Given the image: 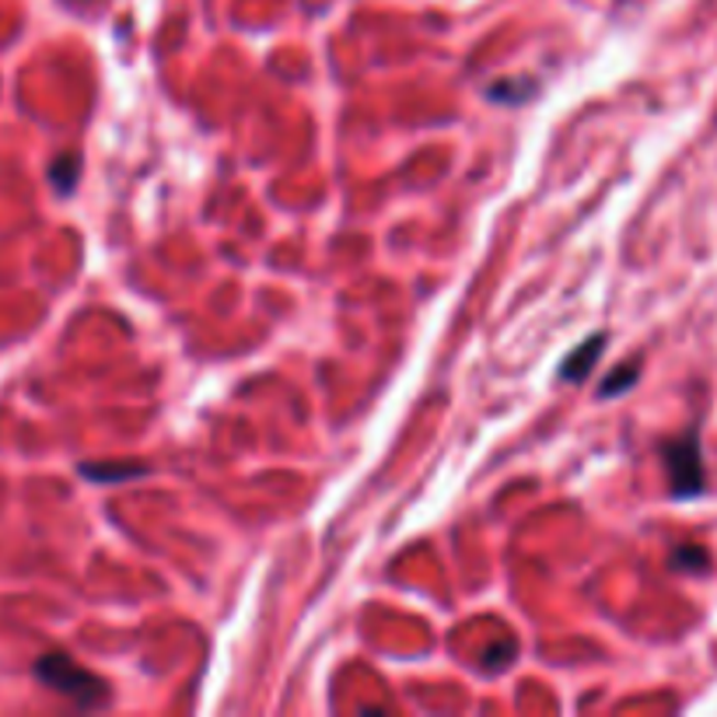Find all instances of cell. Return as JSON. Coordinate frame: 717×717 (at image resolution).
Instances as JSON below:
<instances>
[{"label":"cell","instance_id":"1","mask_svg":"<svg viewBox=\"0 0 717 717\" xmlns=\"http://www.w3.org/2000/svg\"><path fill=\"white\" fill-rule=\"evenodd\" d=\"M35 675H40L49 690L70 696L78 707H102L109 701V686L102 679L81 669L67 654H43L40 662H35Z\"/></svg>","mask_w":717,"mask_h":717},{"label":"cell","instance_id":"2","mask_svg":"<svg viewBox=\"0 0 717 717\" xmlns=\"http://www.w3.org/2000/svg\"><path fill=\"white\" fill-rule=\"evenodd\" d=\"M665 466H669L672 497L686 501L704 490V456H701V438L693 430L665 445Z\"/></svg>","mask_w":717,"mask_h":717},{"label":"cell","instance_id":"3","mask_svg":"<svg viewBox=\"0 0 717 717\" xmlns=\"http://www.w3.org/2000/svg\"><path fill=\"white\" fill-rule=\"evenodd\" d=\"M602 347H606V336H592L589 344L574 347L571 357H568V361H563V368H560V379H563V382H578V379H584V374H589V371L595 368Z\"/></svg>","mask_w":717,"mask_h":717},{"label":"cell","instance_id":"4","mask_svg":"<svg viewBox=\"0 0 717 717\" xmlns=\"http://www.w3.org/2000/svg\"><path fill=\"white\" fill-rule=\"evenodd\" d=\"M637 374H640V361H627L619 371H613L606 382H602L598 395H619V392H627V389L637 382Z\"/></svg>","mask_w":717,"mask_h":717},{"label":"cell","instance_id":"5","mask_svg":"<svg viewBox=\"0 0 717 717\" xmlns=\"http://www.w3.org/2000/svg\"><path fill=\"white\" fill-rule=\"evenodd\" d=\"M707 563L710 560L701 546H679V550L672 553V571H704Z\"/></svg>","mask_w":717,"mask_h":717},{"label":"cell","instance_id":"6","mask_svg":"<svg viewBox=\"0 0 717 717\" xmlns=\"http://www.w3.org/2000/svg\"><path fill=\"white\" fill-rule=\"evenodd\" d=\"M515 651H518V645H515L512 637H504V645L497 640V645L483 654V669H486V672H501V669H507V665H512Z\"/></svg>","mask_w":717,"mask_h":717},{"label":"cell","instance_id":"7","mask_svg":"<svg viewBox=\"0 0 717 717\" xmlns=\"http://www.w3.org/2000/svg\"><path fill=\"white\" fill-rule=\"evenodd\" d=\"M74 179H78V158H74V155H64L60 165L53 168V182L67 193L70 186H74Z\"/></svg>","mask_w":717,"mask_h":717},{"label":"cell","instance_id":"8","mask_svg":"<svg viewBox=\"0 0 717 717\" xmlns=\"http://www.w3.org/2000/svg\"><path fill=\"white\" fill-rule=\"evenodd\" d=\"M81 473L91 477V480H126V477L144 473V469H141V466H126V469H96V466H85Z\"/></svg>","mask_w":717,"mask_h":717}]
</instances>
